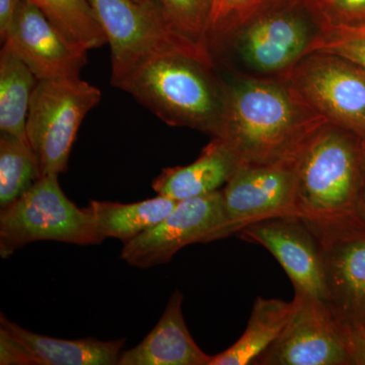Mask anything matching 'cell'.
<instances>
[{"mask_svg":"<svg viewBox=\"0 0 365 365\" xmlns=\"http://www.w3.org/2000/svg\"><path fill=\"white\" fill-rule=\"evenodd\" d=\"M0 328L25 348L30 365H114L119 364L126 339H57L26 330L0 314Z\"/></svg>","mask_w":365,"mask_h":365,"instance_id":"obj_17","label":"cell"},{"mask_svg":"<svg viewBox=\"0 0 365 365\" xmlns=\"http://www.w3.org/2000/svg\"><path fill=\"white\" fill-rule=\"evenodd\" d=\"M362 141L357 134L327 123L297 155L295 217L319 242L360 232Z\"/></svg>","mask_w":365,"mask_h":365,"instance_id":"obj_2","label":"cell"},{"mask_svg":"<svg viewBox=\"0 0 365 365\" xmlns=\"http://www.w3.org/2000/svg\"><path fill=\"white\" fill-rule=\"evenodd\" d=\"M232 234L222 190L178 202L169 215L130 242H125L122 260L148 269L169 263L182 248L225 239Z\"/></svg>","mask_w":365,"mask_h":365,"instance_id":"obj_8","label":"cell"},{"mask_svg":"<svg viewBox=\"0 0 365 365\" xmlns=\"http://www.w3.org/2000/svg\"><path fill=\"white\" fill-rule=\"evenodd\" d=\"M69 45L81 52L107 44L104 30L88 0H32Z\"/></svg>","mask_w":365,"mask_h":365,"instance_id":"obj_21","label":"cell"},{"mask_svg":"<svg viewBox=\"0 0 365 365\" xmlns=\"http://www.w3.org/2000/svg\"><path fill=\"white\" fill-rule=\"evenodd\" d=\"M290 6H299V0H212L206 46L210 50L230 42L259 16Z\"/></svg>","mask_w":365,"mask_h":365,"instance_id":"obj_22","label":"cell"},{"mask_svg":"<svg viewBox=\"0 0 365 365\" xmlns=\"http://www.w3.org/2000/svg\"><path fill=\"white\" fill-rule=\"evenodd\" d=\"M23 0H0V37L1 42L6 37Z\"/></svg>","mask_w":365,"mask_h":365,"instance_id":"obj_28","label":"cell"},{"mask_svg":"<svg viewBox=\"0 0 365 365\" xmlns=\"http://www.w3.org/2000/svg\"><path fill=\"white\" fill-rule=\"evenodd\" d=\"M280 76L329 123L365 138V73L359 67L311 53Z\"/></svg>","mask_w":365,"mask_h":365,"instance_id":"obj_9","label":"cell"},{"mask_svg":"<svg viewBox=\"0 0 365 365\" xmlns=\"http://www.w3.org/2000/svg\"><path fill=\"white\" fill-rule=\"evenodd\" d=\"M239 168L232 151L213 137L195 162L182 167L165 168L151 186L158 195L176 201L187 200L218 191Z\"/></svg>","mask_w":365,"mask_h":365,"instance_id":"obj_16","label":"cell"},{"mask_svg":"<svg viewBox=\"0 0 365 365\" xmlns=\"http://www.w3.org/2000/svg\"><path fill=\"white\" fill-rule=\"evenodd\" d=\"M294 302L282 334L253 365L353 364L351 331L325 300L295 292Z\"/></svg>","mask_w":365,"mask_h":365,"instance_id":"obj_7","label":"cell"},{"mask_svg":"<svg viewBox=\"0 0 365 365\" xmlns=\"http://www.w3.org/2000/svg\"><path fill=\"white\" fill-rule=\"evenodd\" d=\"M350 331L353 364L365 365V326Z\"/></svg>","mask_w":365,"mask_h":365,"instance_id":"obj_29","label":"cell"},{"mask_svg":"<svg viewBox=\"0 0 365 365\" xmlns=\"http://www.w3.org/2000/svg\"><path fill=\"white\" fill-rule=\"evenodd\" d=\"M321 245L325 302L350 329L365 326V235L351 232Z\"/></svg>","mask_w":365,"mask_h":365,"instance_id":"obj_14","label":"cell"},{"mask_svg":"<svg viewBox=\"0 0 365 365\" xmlns=\"http://www.w3.org/2000/svg\"><path fill=\"white\" fill-rule=\"evenodd\" d=\"M294 309V299L257 297L244 334L227 350L213 356L210 365H253L279 338Z\"/></svg>","mask_w":365,"mask_h":365,"instance_id":"obj_18","label":"cell"},{"mask_svg":"<svg viewBox=\"0 0 365 365\" xmlns=\"http://www.w3.org/2000/svg\"><path fill=\"white\" fill-rule=\"evenodd\" d=\"M136 1L140 2V4H155L153 0H136Z\"/></svg>","mask_w":365,"mask_h":365,"instance_id":"obj_31","label":"cell"},{"mask_svg":"<svg viewBox=\"0 0 365 365\" xmlns=\"http://www.w3.org/2000/svg\"><path fill=\"white\" fill-rule=\"evenodd\" d=\"M153 1L160 9L163 18L175 30L206 46V32H207L212 0H153Z\"/></svg>","mask_w":365,"mask_h":365,"instance_id":"obj_25","label":"cell"},{"mask_svg":"<svg viewBox=\"0 0 365 365\" xmlns=\"http://www.w3.org/2000/svg\"><path fill=\"white\" fill-rule=\"evenodd\" d=\"M311 53L339 57L365 73V21L347 25L318 26L304 55Z\"/></svg>","mask_w":365,"mask_h":365,"instance_id":"obj_24","label":"cell"},{"mask_svg":"<svg viewBox=\"0 0 365 365\" xmlns=\"http://www.w3.org/2000/svg\"><path fill=\"white\" fill-rule=\"evenodd\" d=\"M111 48V83L116 86L146 60L179 53L212 66L206 46L178 32L155 4L136 0H88Z\"/></svg>","mask_w":365,"mask_h":365,"instance_id":"obj_4","label":"cell"},{"mask_svg":"<svg viewBox=\"0 0 365 365\" xmlns=\"http://www.w3.org/2000/svg\"><path fill=\"white\" fill-rule=\"evenodd\" d=\"M362 153H364V157H362V188H364L365 202V138L362 141Z\"/></svg>","mask_w":365,"mask_h":365,"instance_id":"obj_30","label":"cell"},{"mask_svg":"<svg viewBox=\"0 0 365 365\" xmlns=\"http://www.w3.org/2000/svg\"><path fill=\"white\" fill-rule=\"evenodd\" d=\"M297 7L263 14L235 35L232 41L247 66L262 73L280 76L304 56L314 33L294 13Z\"/></svg>","mask_w":365,"mask_h":365,"instance_id":"obj_13","label":"cell"},{"mask_svg":"<svg viewBox=\"0 0 365 365\" xmlns=\"http://www.w3.org/2000/svg\"><path fill=\"white\" fill-rule=\"evenodd\" d=\"M40 178L37 158L28 141L0 134V208L23 196Z\"/></svg>","mask_w":365,"mask_h":365,"instance_id":"obj_23","label":"cell"},{"mask_svg":"<svg viewBox=\"0 0 365 365\" xmlns=\"http://www.w3.org/2000/svg\"><path fill=\"white\" fill-rule=\"evenodd\" d=\"M297 157L237 169L222 190L232 234L260 220L297 215Z\"/></svg>","mask_w":365,"mask_h":365,"instance_id":"obj_10","label":"cell"},{"mask_svg":"<svg viewBox=\"0 0 365 365\" xmlns=\"http://www.w3.org/2000/svg\"><path fill=\"white\" fill-rule=\"evenodd\" d=\"M38 78L6 46L0 52V131L26 138V118ZM29 143V141H28Z\"/></svg>","mask_w":365,"mask_h":365,"instance_id":"obj_20","label":"cell"},{"mask_svg":"<svg viewBox=\"0 0 365 365\" xmlns=\"http://www.w3.org/2000/svg\"><path fill=\"white\" fill-rule=\"evenodd\" d=\"M88 246L102 244L93 216L67 198L58 175L41 177L23 196L0 212V256L9 258L34 242Z\"/></svg>","mask_w":365,"mask_h":365,"instance_id":"obj_5","label":"cell"},{"mask_svg":"<svg viewBox=\"0 0 365 365\" xmlns=\"http://www.w3.org/2000/svg\"><path fill=\"white\" fill-rule=\"evenodd\" d=\"M318 26L347 25L365 21V0H299Z\"/></svg>","mask_w":365,"mask_h":365,"instance_id":"obj_26","label":"cell"},{"mask_svg":"<svg viewBox=\"0 0 365 365\" xmlns=\"http://www.w3.org/2000/svg\"><path fill=\"white\" fill-rule=\"evenodd\" d=\"M182 302L184 295L175 290L155 328L136 347L122 352L118 365H210L213 356L189 332Z\"/></svg>","mask_w":365,"mask_h":365,"instance_id":"obj_15","label":"cell"},{"mask_svg":"<svg viewBox=\"0 0 365 365\" xmlns=\"http://www.w3.org/2000/svg\"><path fill=\"white\" fill-rule=\"evenodd\" d=\"M237 235L267 249L287 272L295 292L325 300L323 248L317 235L300 218H268L246 225Z\"/></svg>","mask_w":365,"mask_h":365,"instance_id":"obj_11","label":"cell"},{"mask_svg":"<svg viewBox=\"0 0 365 365\" xmlns=\"http://www.w3.org/2000/svg\"><path fill=\"white\" fill-rule=\"evenodd\" d=\"M2 43L38 81L78 76L88 59L86 52L67 43L32 0L21 1Z\"/></svg>","mask_w":365,"mask_h":365,"instance_id":"obj_12","label":"cell"},{"mask_svg":"<svg viewBox=\"0 0 365 365\" xmlns=\"http://www.w3.org/2000/svg\"><path fill=\"white\" fill-rule=\"evenodd\" d=\"M0 364L30 365L24 346L2 328H0Z\"/></svg>","mask_w":365,"mask_h":365,"instance_id":"obj_27","label":"cell"},{"mask_svg":"<svg viewBox=\"0 0 365 365\" xmlns=\"http://www.w3.org/2000/svg\"><path fill=\"white\" fill-rule=\"evenodd\" d=\"M206 66L179 53L146 60L116 86L170 126L217 135L225 90Z\"/></svg>","mask_w":365,"mask_h":365,"instance_id":"obj_3","label":"cell"},{"mask_svg":"<svg viewBox=\"0 0 365 365\" xmlns=\"http://www.w3.org/2000/svg\"><path fill=\"white\" fill-rule=\"evenodd\" d=\"M327 123L282 76L247 78L225 88L215 137L240 167H253L297 157Z\"/></svg>","mask_w":365,"mask_h":365,"instance_id":"obj_1","label":"cell"},{"mask_svg":"<svg viewBox=\"0 0 365 365\" xmlns=\"http://www.w3.org/2000/svg\"><path fill=\"white\" fill-rule=\"evenodd\" d=\"M179 201L158 195L140 202L123 204L109 201H90L86 206L93 216L101 242L108 237L130 242L146 230L155 227Z\"/></svg>","mask_w":365,"mask_h":365,"instance_id":"obj_19","label":"cell"},{"mask_svg":"<svg viewBox=\"0 0 365 365\" xmlns=\"http://www.w3.org/2000/svg\"><path fill=\"white\" fill-rule=\"evenodd\" d=\"M101 98V91L79 76L38 81L26 131L41 177L67 172L79 127Z\"/></svg>","mask_w":365,"mask_h":365,"instance_id":"obj_6","label":"cell"}]
</instances>
